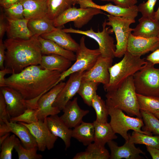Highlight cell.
<instances>
[{"label": "cell", "instance_id": "f35d334b", "mask_svg": "<svg viewBox=\"0 0 159 159\" xmlns=\"http://www.w3.org/2000/svg\"><path fill=\"white\" fill-rule=\"evenodd\" d=\"M14 149L19 159H41L43 157L41 155L37 153V146L27 149L20 143L15 146Z\"/></svg>", "mask_w": 159, "mask_h": 159}, {"label": "cell", "instance_id": "cb8c5ba5", "mask_svg": "<svg viewBox=\"0 0 159 159\" xmlns=\"http://www.w3.org/2000/svg\"><path fill=\"white\" fill-rule=\"evenodd\" d=\"M40 36L44 39L53 41L63 48L73 52H76L79 47V44L76 42L68 33L64 32L59 28Z\"/></svg>", "mask_w": 159, "mask_h": 159}, {"label": "cell", "instance_id": "f907efd6", "mask_svg": "<svg viewBox=\"0 0 159 159\" xmlns=\"http://www.w3.org/2000/svg\"><path fill=\"white\" fill-rule=\"evenodd\" d=\"M22 0H0V4L3 9L8 8L16 3L21 2Z\"/></svg>", "mask_w": 159, "mask_h": 159}, {"label": "cell", "instance_id": "f1b7e54d", "mask_svg": "<svg viewBox=\"0 0 159 159\" xmlns=\"http://www.w3.org/2000/svg\"><path fill=\"white\" fill-rule=\"evenodd\" d=\"M94 127L93 122L83 121L72 130V137L87 146L94 141Z\"/></svg>", "mask_w": 159, "mask_h": 159}, {"label": "cell", "instance_id": "836d02e7", "mask_svg": "<svg viewBox=\"0 0 159 159\" xmlns=\"http://www.w3.org/2000/svg\"><path fill=\"white\" fill-rule=\"evenodd\" d=\"M91 106L95 110L96 115V120L100 122H107L108 117L109 115L108 107L105 102L97 93L92 98Z\"/></svg>", "mask_w": 159, "mask_h": 159}, {"label": "cell", "instance_id": "74e56055", "mask_svg": "<svg viewBox=\"0 0 159 159\" xmlns=\"http://www.w3.org/2000/svg\"><path fill=\"white\" fill-rule=\"evenodd\" d=\"M14 134L9 135L0 145V159H11L12 152L16 145L21 143V141Z\"/></svg>", "mask_w": 159, "mask_h": 159}, {"label": "cell", "instance_id": "7402d4cb", "mask_svg": "<svg viewBox=\"0 0 159 159\" xmlns=\"http://www.w3.org/2000/svg\"><path fill=\"white\" fill-rule=\"evenodd\" d=\"M5 19L7 21L6 32L8 39H28L33 36L27 26L29 20L25 18L14 20L6 17Z\"/></svg>", "mask_w": 159, "mask_h": 159}, {"label": "cell", "instance_id": "6f0895ef", "mask_svg": "<svg viewBox=\"0 0 159 159\" xmlns=\"http://www.w3.org/2000/svg\"><path fill=\"white\" fill-rule=\"evenodd\" d=\"M157 37H158V38H159V34H158V36H157Z\"/></svg>", "mask_w": 159, "mask_h": 159}, {"label": "cell", "instance_id": "11a10c76", "mask_svg": "<svg viewBox=\"0 0 159 159\" xmlns=\"http://www.w3.org/2000/svg\"><path fill=\"white\" fill-rule=\"evenodd\" d=\"M80 0H72L73 2V6H74L76 4H77L78 1Z\"/></svg>", "mask_w": 159, "mask_h": 159}, {"label": "cell", "instance_id": "d4e9b609", "mask_svg": "<svg viewBox=\"0 0 159 159\" xmlns=\"http://www.w3.org/2000/svg\"><path fill=\"white\" fill-rule=\"evenodd\" d=\"M24 18L28 20L41 18L47 16V0H22Z\"/></svg>", "mask_w": 159, "mask_h": 159}, {"label": "cell", "instance_id": "ba28073f", "mask_svg": "<svg viewBox=\"0 0 159 159\" xmlns=\"http://www.w3.org/2000/svg\"><path fill=\"white\" fill-rule=\"evenodd\" d=\"M107 20L105 19L102 24L101 31L95 32L92 28L85 31L77 29L72 27L62 29L64 32L68 33H74L83 35L95 40L98 43L101 55L104 57L113 59L116 49L113 37L110 34L113 32L110 26L107 27Z\"/></svg>", "mask_w": 159, "mask_h": 159}, {"label": "cell", "instance_id": "e0dca14e", "mask_svg": "<svg viewBox=\"0 0 159 159\" xmlns=\"http://www.w3.org/2000/svg\"><path fill=\"white\" fill-rule=\"evenodd\" d=\"M10 132L19 138L25 148L29 149L37 146L35 139L25 125L19 122L9 121L0 125V137Z\"/></svg>", "mask_w": 159, "mask_h": 159}, {"label": "cell", "instance_id": "7c38bea8", "mask_svg": "<svg viewBox=\"0 0 159 159\" xmlns=\"http://www.w3.org/2000/svg\"><path fill=\"white\" fill-rule=\"evenodd\" d=\"M47 118V117H46ZM46 118L31 124L18 122L26 126L35 139L38 150L42 152L52 149L58 137L53 135L47 126Z\"/></svg>", "mask_w": 159, "mask_h": 159}, {"label": "cell", "instance_id": "83f0119b", "mask_svg": "<svg viewBox=\"0 0 159 159\" xmlns=\"http://www.w3.org/2000/svg\"><path fill=\"white\" fill-rule=\"evenodd\" d=\"M41 45L43 55L55 54L62 56L71 61H75L76 54L74 52L66 49L50 40L44 39L41 36L38 37Z\"/></svg>", "mask_w": 159, "mask_h": 159}, {"label": "cell", "instance_id": "44dd1931", "mask_svg": "<svg viewBox=\"0 0 159 159\" xmlns=\"http://www.w3.org/2000/svg\"><path fill=\"white\" fill-rule=\"evenodd\" d=\"M46 121L51 133L62 140L65 145V149L69 148L71 145L72 130L67 127L57 115L48 116L46 118Z\"/></svg>", "mask_w": 159, "mask_h": 159}, {"label": "cell", "instance_id": "f6af8a7d", "mask_svg": "<svg viewBox=\"0 0 159 159\" xmlns=\"http://www.w3.org/2000/svg\"><path fill=\"white\" fill-rule=\"evenodd\" d=\"M6 47L2 39H0V69L2 70L5 68L4 65Z\"/></svg>", "mask_w": 159, "mask_h": 159}, {"label": "cell", "instance_id": "9f6ffc18", "mask_svg": "<svg viewBox=\"0 0 159 159\" xmlns=\"http://www.w3.org/2000/svg\"><path fill=\"white\" fill-rule=\"evenodd\" d=\"M101 1H112L113 2L114 1V0H100Z\"/></svg>", "mask_w": 159, "mask_h": 159}, {"label": "cell", "instance_id": "8992f818", "mask_svg": "<svg viewBox=\"0 0 159 159\" xmlns=\"http://www.w3.org/2000/svg\"><path fill=\"white\" fill-rule=\"evenodd\" d=\"M108 107L110 118L109 123L114 132L120 135L125 141L129 140L127 132L130 130L152 135V133L141 130V128L144 125L142 118H135L126 115L122 110L118 108L110 107Z\"/></svg>", "mask_w": 159, "mask_h": 159}, {"label": "cell", "instance_id": "d6a6232c", "mask_svg": "<svg viewBox=\"0 0 159 159\" xmlns=\"http://www.w3.org/2000/svg\"><path fill=\"white\" fill-rule=\"evenodd\" d=\"M99 83L93 81L82 79L78 91V93L82 98L84 103L91 106L92 102Z\"/></svg>", "mask_w": 159, "mask_h": 159}, {"label": "cell", "instance_id": "5b68a950", "mask_svg": "<svg viewBox=\"0 0 159 159\" xmlns=\"http://www.w3.org/2000/svg\"><path fill=\"white\" fill-rule=\"evenodd\" d=\"M137 93L159 97V68L148 61L142 68L133 76Z\"/></svg>", "mask_w": 159, "mask_h": 159}, {"label": "cell", "instance_id": "ee69618b", "mask_svg": "<svg viewBox=\"0 0 159 159\" xmlns=\"http://www.w3.org/2000/svg\"><path fill=\"white\" fill-rule=\"evenodd\" d=\"M115 5L125 8L132 6L138 2L137 0H114Z\"/></svg>", "mask_w": 159, "mask_h": 159}, {"label": "cell", "instance_id": "60d3db41", "mask_svg": "<svg viewBox=\"0 0 159 159\" xmlns=\"http://www.w3.org/2000/svg\"><path fill=\"white\" fill-rule=\"evenodd\" d=\"M4 9V14L6 17L14 20L25 18L24 7L21 2L16 3L8 8Z\"/></svg>", "mask_w": 159, "mask_h": 159}, {"label": "cell", "instance_id": "8d00e7d4", "mask_svg": "<svg viewBox=\"0 0 159 159\" xmlns=\"http://www.w3.org/2000/svg\"><path fill=\"white\" fill-rule=\"evenodd\" d=\"M144 125L142 130L159 135V119L153 113L140 110Z\"/></svg>", "mask_w": 159, "mask_h": 159}, {"label": "cell", "instance_id": "5bb4252c", "mask_svg": "<svg viewBox=\"0 0 159 159\" xmlns=\"http://www.w3.org/2000/svg\"><path fill=\"white\" fill-rule=\"evenodd\" d=\"M80 71L73 73L58 95L53 106L62 110L67 103L77 93L84 73Z\"/></svg>", "mask_w": 159, "mask_h": 159}, {"label": "cell", "instance_id": "ab89813d", "mask_svg": "<svg viewBox=\"0 0 159 159\" xmlns=\"http://www.w3.org/2000/svg\"><path fill=\"white\" fill-rule=\"evenodd\" d=\"M37 116V108H29L26 109L19 115L11 118L9 121L13 122H23L31 124L38 120Z\"/></svg>", "mask_w": 159, "mask_h": 159}, {"label": "cell", "instance_id": "4316f807", "mask_svg": "<svg viewBox=\"0 0 159 159\" xmlns=\"http://www.w3.org/2000/svg\"><path fill=\"white\" fill-rule=\"evenodd\" d=\"M93 122L95 130L94 142L105 146L109 142L117 138L109 123L100 122L96 120Z\"/></svg>", "mask_w": 159, "mask_h": 159}, {"label": "cell", "instance_id": "7dc6e473", "mask_svg": "<svg viewBox=\"0 0 159 159\" xmlns=\"http://www.w3.org/2000/svg\"><path fill=\"white\" fill-rule=\"evenodd\" d=\"M4 14L2 12L0 16V39H2L5 32H6L7 24L5 22Z\"/></svg>", "mask_w": 159, "mask_h": 159}, {"label": "cell", "instance_id": "db71d44e", "mask_svg": "<svg viewBox=\"0 0 159 159\" xmlns=\"http://www.w3.org/2000/svg\"><path fill=\"white\" fill-rule=\"evenodd\" d=\"M156 117L159 119V112L153 114Z\"/></svg>", "mask_w": 159, "mask_h": 159}, {"label": "cell", "instance_id": "7bdbcfd3", "mask_svg": "<svg viewBox=\"0 0 159 159\" xmlns=\"http://www.w3.org/2000/svg\"><path fill=\"white\" fill-rule=\"evenodd\" d=\"M10 117L7 112L6 105L4 96L0 92V125L9 121Z\"/></svg>", "mask_w": 159, "mask_h": 159}, {"label": "cell", "instance_id": "4fadbf2b", "mask_svg": "<svg viewBox=\"0 0 159 159\" xmlns=\"http://www.w3.org/2000/svg\"><path fill=\"white\" fill-rule=\"evenodd\" d=\"M65 82L61 81L43 94L37 104V116L38 120H44L49 116L57 115L61 111L53 106L59 92Z\"/></svg>", "mask_w": 159, "mask_h": 159}, {"label": "cell", "instance_id": "8fae6325", "mask_svg": "<svg viewBox=\"0 0 159 159\" xmlns=\"http://www.w3.org/2000/svg\"><path fill=\"white\" fill-rule=\"evenodd\" d=\"M102 13V10L94 8L72 7L53 20V24L56 27L59 28L67 23L73 21L75 27L81 28L87 24L94 16Z\"/></svg>", "mask_w": 159, "mask_h": 159}, {"label": "cell", "instance_id": "52a82bcc", "mask_svg": "<svg viewBox=\"0 0 159 159\" xmlns=\"http://www.w3.org/2000/svg\"><path fill=\"white\" fill-rule=\"evenodd\" d=\"M106 15V24L111 27V30L116 37L117 43L115 57L121 58L127 50L128 39L133 30L130 26L135 22V19L115 16L109 14Z\"/></svg>", "mask_w": 159, "mask_h": 159}, {"label": "cell", "instance_id": "1f68e13d", "mask_svg": "<svg viewBox=\"0 0 159 159\" xmlns=\"http://www.w3.org/2000/svg\"><path fill=\"white\" fill-rule=\"evenodd\" d=\"M47 16L53 20L64 11L73 6L72 0H47Z\"/></svg>", "mask_w": 159, "mask_h": 159}, {"label": "cell", "instance_id": "816d5d0a", "mask_svg": "<svg viewBox=\"0 0 159 159\" xmlns=\"http://www.w3.org/2000/svg\"><path fill=\"white\" fill-rule=\"evenodd\" d=\"M10 135V133H7L5 135L0 137V145H1L2 143L6 138Z\"/></svg>", "mask_w": 159, "mask_h": 159}, {"label": "cell", "instance_id": "484cf974", "mask_svg": "<svg viewBox=\"0 0 159 159\" xmlns=\"http://www.w3.org/2000/svg\"><path fill=\"white\" fill-rule=\"evenodd\" d=\"M44 69L57 71L62 73L72 65V61L60 55L55 54L43 55L40 64Z\"/></svg>", "mask_w": 159, "mask_h": 159}, {"label": "cell", "instance_id": "680465c9", "mask_svg": "<svg viewBox=\"0 0 159 159\" xmlns=\"http://www.w3.org/2000/svg\"></svg>", "mask_w": 159, "mask_h": 159}, {"label": "cell", "instance_id": "9a60e30c", "mask_svg": "<svg viewBox=\"0 0 159 159\" xmlns=\"http://www.w3.org/2000/svg\"><path fill=\"white\" fill-rule=\"evenodd\" d=\"M113 59L100 55L92 67L85 72L82 79L107 85L110 80L109 68L112 65Z\"/></svg>", "mask_w": 159, "mask_h": 159}, {"label": "cell", "instance_id": "681fc988", "mask_svg": "<svg viewBox=\"0 0 159 159\" xmlns=\"http://www.w3.org/2000/svg\"><path fill=\"white\" fill-rule=\"evenodd\" d=\"M146 148L153 159H159V148L148 146Z\"/></svg>", "mask_w": 159, "mask_h": 159}, {"label": "cell", "instance_id": "ffe728a7", "mask_svg": "<svg viewBox=\"0 0 159 159\" xmlns=\"http://www.w3.org/2000/svg\"><path fill=\"white\" fill-rule=\"evenodd\" d=\"M62 111L63 114L60 117L70 128L80 125L82 122L83 117L89 112L88 110L81 108L78 104L77 97L69 101Z\"/></svg>", "mask_w": 159, "mask_h": 159}, {"label": "cell", "instance_id": "b9f144b4", "mask_svg": "<svg viewBox=\"0 0 159 159\" xmlns=\"http://www.w3.org/2000/svg\"><path fill=\"white\" fill-rule=\"evenodd\" d=\"M157 0H148L146 2L140 3L138 6V12L143 16L153 18L155 11L154 7Z\"/></svg>", "mask_w": 159, "mask_h": 159}, {"label": "cell", "instance_id": "d590c367", "mask_svg": "<svg viewBox=\"0 0 159 159\" xmlns=\"http://www.w3.org/2000/svg\"><path fill=\"white\" fill-rule=\"evenodd\" d=\"M129 137L135 144H143L159 149V135L153 136L134 131Z\"/></svg>", "mask_w": 159, "mask_h": 159}, {"label": "cell", "instance_id": "603a6c76", "mask_svg": "<svg viewBox=\"0 0 159 159\" xmlns=\"http://www.w3.org/2000/svg\"><path fill=\"white\" fill-rule=\"evenodd\" d=\"M138 21L139 24L133 29L132 35L145 38L157 37L159 33V21L142 16Z\"/></svg>", "mask_w": 159, "mask_h": 159}, {"label": "cell", "instance_id": "bcb514c9", "mask_svg": "<svg viewBox=\"0 0 159 159\" xmlns=\"http://www.w3.org/2000/svg\"><path fill=\"white\" fill-rule=\"evenodd\" d=\"M146 60L150 62L154 65L159 64V48L155 50L148 56Z\"/></svg>", "mask_w": 159, "mask_h": 159}, {"label": "cell", "instance_id": "9c48e42d", "mask_svg": "<svg viewBox=\"0 0 159 159\" xmlns=\"http://www.w3.org/2000/svg\"><path fill=\"white\" fill-rule=\"evenodd\" d=\"M85 40L84 36L81 38L79 47L75 52L76 59L75 62L68 69L61 73L55 85L73 73L89 70L94 66L100 56L99 49H89L85 45Z\"/></svg>", "mask_w": 159, "mask_h": 159}, {"label": "cell", "instance_id": "f5cc1de1", "mask_svg": "<svg viewBox=\"0 0 159 159\" xmlns=\"http://www.w3.org/2000/svg\"><path fill=\"white\" fill-rule=\"evenodd\" d=\"M153 19L159 21V6L157 10L155 12Z\"/></svg>", "mask_w": 159, "mask_h": 159}, {"label": "cell", "instance_id": "6da1fadb", "mask_svg": "<svg viewBox=\"0 0 159 159\" xmlns=\"http://www.w3.org/2000/svg\"><path fill=\"white\" fill-rule=\"evenodd\" d=\"M61 74L45 69L40 65H33L5 78V84L20 93L25 99L31 100L55 86Z\"/></svg>", "mask_w": 159, "mask_h": 159}, {"label": "cell", "instance_id": "f546056e", "mask_svg": "<svg viewBox=\"0 0 159 159\" xmlns=\"http://www.w3.org/2000/svg\"><path fill=\"white\" fill-rule=\"evenodd\" d=\"M110 154L105 146L94 142L88 146L84 151L76 154L73 159H108Z\"/></svg>", "mask_w": 159, "mask_h": 159}, {"label": "cell", "instance_id": "277c9868", "mask_svg": "<svg viewBox=\"0 0 159 159\" xmlns=\"http://www.w3.org/2000/svg\"><path fill=\"white\" fill-rule=\"evenodd\" d=\"M141 57L134 55L127 50L120 62L109 68L110 80L103 86L105 91L107 92L116 89L128 77L141 69L147 61Z\"/></svg>", "mask_w": 159, "mask_h": 159}, {"label": "cell", "instance_id": "30bf717a", "mask_svg": "<svg viewBox=\"0 0 159 159\" xmlns=\"http://www.w3.org/2000/svg\"><path fill=\"white\" fill-rule=\"evenodd\" d=\"M0 92L4 98L10 118L19 115L28 108H37L39 97L31 100L25 99L20 93L7 86L0 87Z\"/></svg>", "mask_w": 159, "mask_h": 159}, {"label": "cell", "instance_id": "ac0fdd59", "mask_svg": "<svg viewBox=\"0 0 159 159\" xmlns=\"http://www.w3.org/2000/svg\"><path fill=\"white\" fill-rule=\"evenodd\" d=\"M107 144L111 151L110 159H141L144 157L141 156L140 154H145L139 148L135 146L129 138L128 140L125 141L121 146H119L113 140L108 142Z\"/></svg>", "mask_w": 159, "mask_h": 159}, {"label": "cell", "instance_id": "2e32d148", "mask_svg": "<svg viewBox=\"0 0 159 159\" xmlns=\"http://www.w3.org/2000/svg\"><path fill=\"white\" fill-rule=\"evenodd\" d=\"M77 4H79L80 8L92 7L99 9L115 16L135 19L138 12V6L136 5L128 8H125L110 3L99 5L93 2L92 0H80Z\"/></svg>", "mask_w": 159, "mask_h": 159}, {"label": "cell", "instance_id": "7a4b0ae2", "mask_svg": "<svg viewBox=\"0 0 159 159\" xmlns=\"http://www.w3.org/2000/svg\"><path fill=\"white\" fill-rule=\"evenodd\" d=\"M38 37L33 35L28 39H6L4 41L6 49L5 67L14 74L29 66L40 65L42 54Z\"/></svg>", "mask_w": 159, "mask_h": 159}, {"label": "cell", "instance_id": "4dcf8cb0", "mask_svg": "<svg viewBox=\"0 0 159 159\" xmlns=\"http://www.w3.org/2000/svg\"><path fill=\"white\" fill-rule=\"evenodd\" d=\"M27 26L33 35L38 37L49 33L57 28L54 25L53 20L47 16L40 18L29 20Z\"/></svg>", "mask_w": 159, "mask_h": 159}, {"label": "cell", "instance_id": "d6986e66", "mask_svg": "<svg viewBox=\"0 0 159 159\" xmlns=\"http://www.w3.org/2000/svg\"><path fill=\"white\" fill-rule=\"evenodd\" d=\"M159 48V38L157 37L145 38L130 35L127 51L132 54L141 56Z\"/></svg>", "mask_w": 159, "mask_h": 159}, {"label": "cell", "instance_id": "c3c4849f", "mask_svg": "<svg viewBox=\"0 0 159 159\" xmlns=\"http://www.w3.org/2000/svg\"><path fill=\"white\" fill-rule=\"evenodd\" d=\"M12 71L9 69L5 67L0 70V87L6 86L5 75L8 74H12Z\"/></svg>", "mask_w": 159, "mask_h": 159}, {"label": "cell", "instance_id": "e575fe53", "mask_svg": "<svg viewBox=\"0 0 159 159\" xmlns=\"http://www.w3.org/2000/svg\"><path fill=\"white\" fill-rule=\"evenodd\" d=\"M140 110L153 114L159 112V97L146 96L137 93Z\"/></svg>", "mask_w": 159, "mask_h": 159}, {"label": "cell", "instance_id": "3957f363", "mask_svg": "<svg viewBox=\"0 0 159 159\" xmlns=\"http://www.w3.org/2000/svg\"><path fill=\"white\" fill-rule=\"evenodd\" d=\"M105 97L108 107L120 109L130 116L142 118L133 76L128 77L116 89L107 92Z\"/></svg>", "mask_w": 159, "mask_h": 159}]
</instances>
